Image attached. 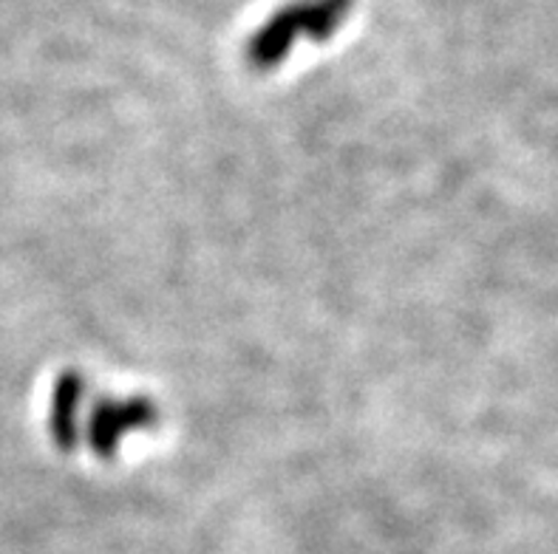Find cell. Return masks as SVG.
Wrapping results in <instances>:
<instances>
[{"instance_id":"obj_3","label":"cell","mask_w":558,"mask_h":554,"mask_svg":"<svg viewBox=\"0 0 558 554\" xmlns=\"http://www.w3.org/2000/svg\"><path fill=\"white\" fill-rule=\"evenodd\" d=\"M85 399V379L80 371H65L57 377L51 391L49 433L60 450H74L80 435V405Z\"/></svg>"},{"instance_id":"obj_1","label":"cell","mask_w":558,"mask_h":554,"mask_svg":"<svg viewBox=\"0 0 558 554\" xmlns=\"http://www.w3.org/2000/svg\"><path fill=\"white\" fill-rule=\"evenodd\" d=\"M156 421V407L148 399H128V402H99L88 416L85 435L88 444L99 458H108L117 453L122 435L131 430H145Z\"/></svg>"},{"instance_id":"obj_2","label":"cell","mask_w":558,"mask_h":554,"mask_svg":"<svg viewBox=\"0 0 558 554\" xmlns=\"http://www.w3.org/2000/svg\"><path fill=\"white\" fill-rule=\"evenodd\" d=\"M310 32V9L306 0L292 3V7L278 9L267 23H264L247 46V60L255 69H276L283 57L290 54L292 42Z\"/></svg>"}]
</instances>
